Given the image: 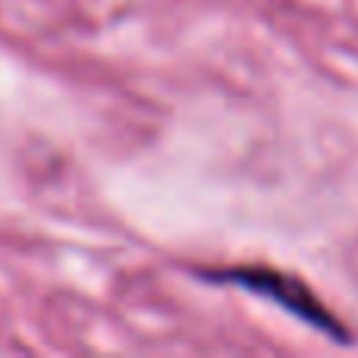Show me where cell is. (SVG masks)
I'll list each match as a JSON object with an SVG mask.
<instances>
[{"mask_svg":"<svg viewBox=\"0 0 358 358\" xmlns=\"http://www.w3.org/2000/svg\"><path fill=\"white\" fill-rule=\"evenodd\" d=\"M204 277L220 280V283H229V286H242V289L255 292V296L271 299V302H277L280 308H286L289 315H296L299 321H305L315 330L327 334L330 340L349 343L346 327L324 308L315 292L305 289L302 280L286 277V273H277V271H267V267H229V271H208Z\"/></svg>","mask_w":358,"mask_h":358,"instance_id":"1","label":"cell"}]
</instances>
